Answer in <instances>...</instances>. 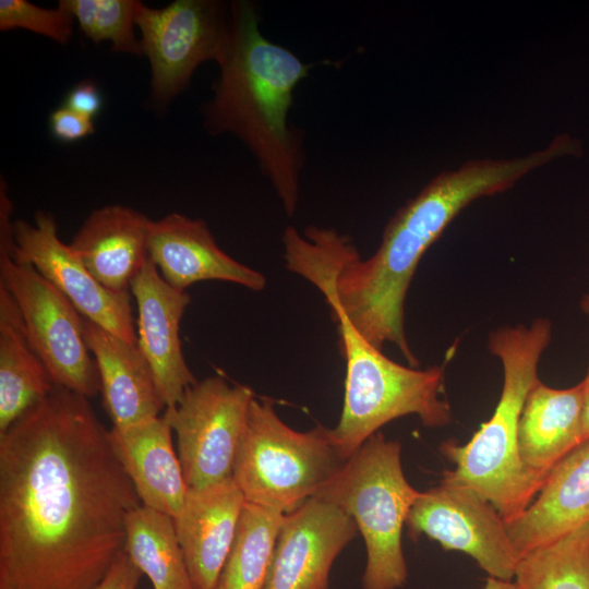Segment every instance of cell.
<instances>
[{
  "mask_svg": "<svg viewBox=\"0 0 589 589\" xmlns=\"http://www.w3.org/2000/svg\"><path fill=\"white\" fill-rule=\"evenodd\" d=\"M412 540L425 534L472 557L489 577L512 580L519 555L497 509L474 490L445 479L420 492L407 517Z\"/></svg>",
  "mask_w": 589,
  "mask_h": 589,
  "instance_id": "11",
  "label": "cell"
},
{
  "mask_svg": "<svg viewBox=\"0 0 589 589\" xmlns=\"http://www.w3.org/2000/svg\"><path fill=\"white\" fill-rule=\"evenodd\" d=\"M555 136L545 147L514 158H477L433 177L390 217L376 251L362 260L353 245L341 268L322 263L308 280L333 293L356 328L375 347L398 348L408 364L419 365L405 330V301L424 253L474 201L503 193L553 159L568 156Z\"/></svg>",
  "mask_w": 589,
  "mask_h": 589,
  "instance_id": "2",
  "label": "cell"
},
{
  "mask_svg": "<svg viewBox=\"0 0 589 589\" xmlns=\"http://www.w3.org/2000/svg\"><path fill=\"white\" fill-rule=\"evenodd\" d=\"M141 570L123 552L94 589H136Z\"/></svg>",
  "mask_w": 589,
  "mask_h": 589,
  "instance_id": "30",
  "label": "cell"
},
{
  "mask_svg": "<svg viewBox=\"0 0 589 589\" xmlns=\"http://www.w3.org/2000/svg\"><path fill=\"white\" fill-rule=\"evenodd\" d=\"M283 517L278 512L245 503L213 589H264Z\"/></svg>",
  "mask_w": 589,
  "mask_h": 589,
  "instance_id": "24",
  "label": "cell"
},
{
  "mask_svg": "<svg viewBox=\"0 0 589 589\" xmlns=\"http://www.w3.org/2000/svg\"><path fill=\"white\" fill-rule=\"evenodd\" d=\"M124 552L154 589H196L171 516L139 505L129 515Z\"/></svg>",
  "mask_w": 589,
  "mask_h": 589,
  "instance_id": "23",
  "label": "cell"
},
{
  "mask_svg": "<svg viewBox=\"0 0 589 589\" xmlns=\"http://www.w3.org/2000/svg\"><path fill=\"white\" fill-rule=\"evenodd\" d=\"M584 442L581 383L554 388L538 380L519 420L518 449L525 468L544 483L552 469Z\"/></svg>",
  "mask_w": 589,
  "mask_h": 589,
  "instance_id": "21",
  "label": "cell"
},
{
  "mask_svg": "<svg viewBox=\"0 0 589 589\" xmlns=\"http://www.w3.org/2000/svg\"><path fill=\"white\" fill-rule=\"evenodd\" d=\"M152 220L120 204L93 211L69 243L93 277L115 292H129L149 259Z\"/></svg>",
  "mask_w": 589,
  "mask_h": 589,
  "instance_id": "17",
  "label": "cell"
},
{
  "mask_svg": "<svg viewBox=\"0 0 589 589\" xmlns=\"http://www.w3.org/2000/svg\"><path fill=\"white\" fill-rule=\"evenodd\" d=\"M245 503L232 478L203 489H189L173 520L196 589L215 586L235 541Z\"/></svg>",
  "mask_w": 589,
  "mask_h": 589,
  "instance_id": "16",
  "label": "cell"
},
{
  "mask_svg": "<svg viewBox=\"0 0 589 589\" xmlns=\"http://www.w3.org/2000/svg\"><path fill=\"white\" fill-rule=\"evenodd\" d=\"M131 293L137 309V346L153 371L166 408H172L197 381L180 340V323L191 297L167 284L151 259L133 280Z\"/></svg>",
  "mask_w": 589,
  "mask_h": 589,
  "instance_id": "14",
  "label": "cell"
},
{
  "mask_svg": "<svg viewBox=\"0 0 589 589\" xmlns=\"http://www.w3.org/2000/svg\"><path fill=\"white\" fill-rule=\"evenodd\" d=\"M0 285L14 299L27 340L55 385L87 398L98 395L97 365L74 305L32 265L10 255H0Z\"/></svg>",
  "mask_w": 589,
  "mask_h": 589,
  "instance_id": "8",
  "label": "cell"
},
{
  "mask_svg": "<svg viewBox=\"0 0 589 589\" xmlns=\"http://www.w3.org/2000/svg\"><path fill=\"white\" fill-rule=\"evenodd\" d=\"M73 16L61 5L45 9L26 0L0 1V29L22 28L67 45L73 34Z\"/></svg>",
  "mask_w": 589,
  "mask_h": 589,
  "instance_id": "27",
  "label": "cell"
},
{
  "mask_svg": "<svg viewBox=\"0 0 589 589\" xmlns=\"http://www.w3.org/2000/svg\"><path fill=\"white\" fill-rule=\"evenodd\" d=\"M82 33L94 43L110 41L113 51L143 56L135 37L139 0H60Z\"/></svg>",
  "mask_w": 589,
  "mask_h": 589,
  "instance_id": "26",
  "label": "cell"
},
{
  "mask_svg": "<svg viewBox=\"0 0 589 589\" xmlns=\"http://www.w3.org/2000/svg\"><path fill=\"white\" fill-rule=\"evenodd\" d=\"M552 332L551 321L538 317L528 325H505L489 334L488 349L503 370L496 407L467 443L449 440L440 446L442 455L455 465L442 479L478 492L506 524L529 506L543 485L521 462L518 431L526 397L539 380L538 366Z\"/></svg>",
  "mask_w": 589,
  "mask_h": 589,
  "instance_id": "4",
  "label": "cell"
},
{
  "mask_svg": "<svg viewBox=\"0 0 589 589\" xmlns=\"http://www.w3.org/2000/svg\"><path fill=\"white\" fill-rule=\"evenodd\" d=\"M347 461L330 429L299 432L277 414L269 398H253L232 471L245 501L283 515L315 496Z\"/></svg>",
  "mask_w": 589,
  "mask_h": 589,
  "instance_id": "7",
  "label": "cell"
},
{
  "mask_svg": "<svg viewBox=\"0 0 589 589\" xmlns=\"http://www.w3.org/2000/svg\"><path fill=\"white\" fill-rule=\"evenodd\" d=\"M116 454L142 505L172 518L181 509L189 488L172 430L161 414L140 423L110 429Z\"/></svg>",
  "mask_w": 589,
  "mask_h": 589,
  "instance_id": "20",
  "label": "cell"
},
{
  "mask_svg": "<svg viewBox=\"0 0 589 589\" xmlns=\"http://www.w3.org/2000/svg\"><path fill=\"white\" fill-rule=\"evenodd\" d=\"M65 107L93 119L103 108V95L93 81L84 80L73 86L64 99Z\"/></svg>",
  "mask_w": 589,
  "mask_h": 589,
  "instance_id": "29",
  "label": "cell"
},
{
  "mask_svg": "<svg viewBox=\"0 0 589 589\" xmlns=\"http://www.w3.org/2000/svg\"><path fill=\"white\" fill-rule=\"evenodd\" d=\"M582 385V423L584 440H589V366L586 376L580 382Z\"/></svg>",
  "mask_w": 589,
  "mask_h": 589,
  "instance_id": "31",
  "label": "cell"
},
{
  "mask_svg": "<svg viewBox=\"0 0 589 589\" xmlns=\"http://www.w3.org/2000/svg\"><path fill=\"white\" fill-rule=\"evenodd\" d=\"M406 479L401 445L377 432L315 495L349 515L366 548L363 589H399L408 572L401 534L419 496Z\"/></svg>",
  "mask_w": 589,
  "mask_h": 589,
  "instance_id": "6",
  "label": "cell"
},
{
  "mask_svg": "<svg viewBox=\"0 0 589 589\" xmlns=\"http://www.w3.org/2000/svg\"><path fill=\"white\" fill-rule=\"evenodd\" d=\"M13 236L11 257L15 262L32 265L83 318L130 344H137L130 291L115 292L99 284L70 245L60 240L57 223L50 214L37 212L34 224L14 221Z\"/></svg>",
  "mask_w": 589,
  "mask_h": 589,
  "instance_id": "12",
  "label": "cell"
},
{
  "mask_svg": "<svg viewBox=\"0 0 589 589\" xmlns=\"http://www.w3.org/2000/svg\"><path fill=\"white\" fill-rule=\"evenodd\" d=\"M151 65V100L167 106L205 61L217 62L229 33V4L176 0L161 9L142 3L135 21Z\"/></svg>",
  "mask_w": 589,
  "mask_h": 589,
  "instance_id": "10",
  "label": "cell"
},
{
  "mask_svg": "<svg viewBox=\"0 0 589 589\" xmlns=\"http://www.w3.org/2000/svg\"><path fill=\"white\" fill-rule=\"evenodd\" d=\"M484 589H519L517 584L512 580H502L494 577H488Z\"/></svg>",
  "mask_w": 589,
  "mask_h": 589,
  "instance_id": "32",
  "label": "cell"
},
{
  "mask_svg": "<svg viewBox=\"0 0 589 589\" xmlns=\"http://www.w3.org/2000/svg\"><path fill=\"white\" fill-rule=\"evenodd\" d=\"M579 305L582 313L589 316V292L582 296Z\"/></svg>",
  "mask_w": 589,
  "mask_h": 589,
  "instance_id": "33",
  "label": "cell"
},
{
  "mask_svg": "<svg viewBox=\"0 0 589 589\" xmlns=\"http://www.w3.org/2000/svg\"><path fill=\"white\" fill-rule=\"evenodd\" d=\"M326 302L337 323L339 351L346 362L342 411L330 429L345 459L395 419L414 414L428 428L450 422V406L443 398V365L421 370L393 361L356 328L335 298Z\"/></svg>",
  "mask_w": 589,
  "mask_h": 589,
  "instance_id": "5",
  "label": "cell"
},
{
  "mask_svg": "<svg viewBox=\"0 0 589 589\" xmlns=\"http://www.w3.org/2000/svg\"><path fill=\"white\" fill-rule=\"evenodd\" d=\"M89 398L56 386L0 434V589H94L141 505Z\"/></svg>",
  "mask_w": 589,
  "mask_h": 589,
  "instance_id": "1",
  "label": "cell"
},
{
  "mask_svg": "<svg viewBox=\"0 0 589 589\" xmlns=\"http://www.w3.org/2000/svg\"><path fill=\"white\" fill-rule=\"evenodd\" d=\"M148 254L164 280L179 290L203 280H220L261 291L266 277L220 249L207 224L179 213L152 220Z\"/></svg>",
  "mask_w": 589,
  "mask_h": 589,
  "instance_id": "15",
  "label": "cell"
},
{
  "mask_svg": "<svg viewBox=\"0 0 589 589\" xmlns=\"http://www.w3.org/2000/svg\"><path fill=\"white\" fill-rule=\"evenodd\" d=\"M83 333L97 365L103 405L112 428L122 429L161 416L166 405L137 344L85 318Z\"/></svg>",
  "mask_w": 589,
  "mask_h": 589,
  "instance_id": "18",
  "label": "cell"
},
{
  "mask_svg": "<svg viewBox=\"0 0 589 589\" xmlns=\"http://www.w3.org/2000/svg\"><path fill=\"white\" fill-rule=\"evenodd\" d=\"M55 387L27 340L14 299L0 285V434Z\"/></svg>",
  "mask_w": 589,
  "mask_h": 589,
  "instance_id": "22",
  "label": "cell"
},
{
  "mask_svg": "<svg viewBox=\"0 0 589 589\" xmlns=\"http://www.w3.org/2000/svg\"><path fill=\"white\" fill-rule=\"evenodd\" d=\"M217 64L213 96L202 109L204 125L213 135L228 133L245 145L292 216L303 149L288 115L310 64L267 39L255 5L245 0L229 4L228 39Z\"/></svg>",
  "mask_w": 589,
  "mask_h": 589,
  "instance_id": "3",
  "label": "cell"
},
{
  "mask_svg": "<svg viewBox=\"0 0 589 589\" xmlns=\"http://www.w3.org/2000/svg\"><path fill=\"white\" fill-rule=\"evenodd\" d=\"M52 136L63 143L82 140L95 132L93 119L65 106L55 109L49 117Z\"/></svg>",
  "mask_w": 589,
  "mask_h": 589,
  "instance_id": "28",
  "label": "cell"
},
{
  "mask_svg": "<svg viewBox=\"0 0 589 589\" xmlns=\"http://www.w3.org/2000/svg\"><path fill=\"white\" fill-rule=\"evenodd\" d=\"M253 390L223 376L196 381L163 416L177 438V453L189 489L232 478Z\"/></svg>",
  "mask_w": 589,
  "mask_h": 589,
  "instance_id": "9",
  "label": "cell"
},
{
  "mask_svg": "<svg viewBox=\"0 0 589 589\" xmlns=\"http://www.w3.org/2000/svg\"><path fill=\"white\" fill-rule=\"evenodd\" d=\"M589 521V440L561 460L529 506L506 524L519 557Z\"/></svg>",
  "mask_w": 589,
  "mask_h": 589,
  "instance_id": "19",
  "label": "cell"
},
{
  "mask_svg": "<svg viewBox=\"0 0 589 589\" xmlns=\"http://www.w3.org/2000/svg\"><path fill=\"white\" fill-rule=\"evenodd\" d=\"M357 532L349 515L312 496L284 515L264 589H328L332 565Z\"/></svg>",
  "mask_w": 589,
  "mask_h": 589,
  "instance_id": "13",
  "label": "cell"
},
{
  "mask_svg": "<svg viewBox=\"0 0 589 589\" xmlns=\"http://www.w3.org/2000/svg\"><path fill=\"white\" fill-rule=\"evenodd\" d=\"M519 589H589V521L519 557Z\"/></svg>",
  "mask_w": 589,
  "mask_h": 589,
  "instance_id": "25",
  "label": "cell"
}]
</instances>
